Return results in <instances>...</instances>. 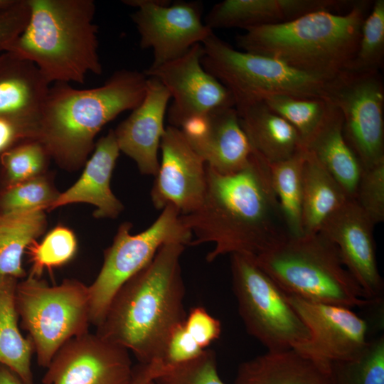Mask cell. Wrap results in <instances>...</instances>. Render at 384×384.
<instances>
[{
  "mask_svg": "<svg viewBox=\"0 0 384 384\" xmlns=\"http://www.w3.org/2000/svg\"><path fill=\"white\" fill-rule=\"evenodd\" d=\"M51 178L45 174L0 191V214L48 210L59 196Z\"/></svg>",
  "mask_w": 384,
  "mask_h": 384,
  "instance_id": "35",
  "label": "cell"
},
{
  "mask_svg": "<svg viewBox=\"0 0 384 384\" xmlns=\"http://www.w3.org/2000/svg\"><path fill=\"white\" fill-rule=\"evenodd\" d=\"M180 216L175 207L168 205L156 220L139 233H131L130 223L120 225L112 245L105 251L98 275L88 286L91 324L97 326L100 324L119 287L144 268L163 245L177 242L189 245L192 235Z\"/></svg>",
  "mask_w": 384,
  "mask_h": 384,
  "instance_id": "10",
  "label": "cell"
},
{
  "mask_svg": "<svg viewBox=\"0 0 384 384\" xmlns=\"http://www.w3.org/2000/svg\"><path fill=\"white\" fill-rule=\"evenodd\" d=\"M49 83L37 66L13 53H0V116L40 124Z\"/></svg>",
  "mask_w": 384,
  "mask_h": 384,
  "instance_id": "22",
  "label": "cell"
},
{
  "mask_svg": "<svg viewBox=\"0 0 384 384\" xmlns=\"http://www.w3.org/2000/svg\"><path fill=\"white\" fill-rule=\"evenodd\" d=\"M306 156L303 149L292 157L267 164L272 185L277 198L289 235H304L302 228V168Z\"/></svg>",
  "mask_w": 384,
  "mask_h": 384,
  "instance_id": "29",
  "label": "cell"
},
{
  "mask_svg": "<svg viewBox=\"0 0 384 384\" xmlns=\"http://www.w3.org/2000/svg\"><path fill=\"white\" fill-rule=\"evenodd\" d=\"M146 82L144 72L122 69L97 87L77 89L60 82L50 87L39 140L51 159L66 170L80 168L94 149L95 138L102 128L142 102Z\"/></svg>",
  "mask_w": 384,
  "mask_h": 384,
  "instance_id": "3",
  "label": "cell"
},
{
  "mask_svg": "<svg viewBox=\"0 0 384 384\" xmlns=\"http://www.w3.org/2000/svg\"><path fill=\"white\" fill-rule=\"evenodd\" d=\"M206 188L199 208L181 215L189 245L214 244L208 262L225 254L256 257L289 236L273 189L269 167L253 150L248 165L220 174L207 164Z\"/></svg>",
  "mask_w": 384,
  "mask_h": 384,
  "instance_id": "1",
  "label": "cell"
},
{
  "mask_svg": "<svg viewBox=\"0 0 384 384\" xmlns=\"http://www.w3.org/2000/svg\"><path fill=\"white\" fill-rule=\"evenodd\" d=\"M160 150L161 161L151 191L152 203L158 210L171 205L181 215L190 214L203 200L206 164L174 126L166 127Z\"/></svg>",
  "mask_w": 384,
  "mask_h": 384,
  "instance_id": "16",
  "label": "cell"
},
{
  "mask_svg": "<svg viewBox=\"0 0 384 384\" xmlns=\"http://www.w3.org/2000/svg\"><path fill=\"white\" fill-rule=\"evenodd\" d=\"M372 3L356 1L345 14L321 10L286 23L250 28L235 37L236 45L240 50L333 80L348 70Z\"/></svg>",
  "mask_w": 384,
  "mask_h": 384,
  "instance_id": "4",
  "label": "cell"
},
{
  "mask_svg": "<svg viewBox=\"0 0 384 384\" xmlns=\"http://www.w3.org/2000/svg\"><path fill=\"white\" fill-rule=\"evenodd\" d=\"M148 384H156L154 380L149 382Z\"/></svg>",
  "mask_w": 384,
  "mask_h": 384,
  "instance_id": "45",
  "label": "cell"
},
{
  "mask_svg": "<svg viewBox=\"0 0 384 384\" xmlns=\"http://www.w3.org/2000/svg\"><path fill=\"white\" fill-rule=\"evenodd\" d=\"M170 100V94L161 82L147 77L143 100L114 129L120 151L135 161L142 174L155 176L158 172V151Z\"/></svg>",
  "mask_w": 384,
  "mask_h": 384,
  "instance_id": "19",
  "label": "cell"
},
{
  "mask_svg": "<svg viewBox=\"0 0 384 384\" xmlns=\"http://www.w3.org/2000/svg\"><path fill=\"white\" fill-rule=\"evenodd\" d=\"M18 279L0 275V364L14 371L24 383L34 384L31 359L34 346L18 326L15 294Z\"/></svg>",
  "mask_w": 384,
  "mask_h": 384,
  "instance_id": "27",
  "label": "cell"
},
{
  "mask_svg": "<svg viewBox=\"0 0 384 384\" xmlns=\"http://www.w3.org/2000/svg\"><path fill=\"white\" fill-rule=\"evenodd\" d=\"M192 149L220 174H232L249 164L252 148L235 107L218 109L180 129Z\"/></svg>",
  "mask_w": 384,
  "mask_h": 384,
  "instance_id": "18",
  "label": "cell"
},
{
  "mask_svg": "<svg viewBox=\"0 0 384 384\" xmlns=\"http://www.w3.org/2000/svg\"><path fill=\"white\" fill-rule=\"evenodd\" d=\"M44 210L0 214V275L26 277L22 257L28 245L46 228Z\"/></svg>",
  "mask_w": 384,
  "mask_h": 384,
  "instance_id": "28",
  "label": "cell"
},
{
  "mask_svg": "<svg viewBox=\"0 0 384 384\" xmlns=\"http://www.w3.org/2000/svg\"><path fill=\"white\" fill-rule=\"evenodd\" d=\"M78 242L70 228L58 225L40 242L33 240L27 247L31 264L28 275L40 278L46 270H51L68 263L76 253Z\"/></svg>",
  "mask_w": 384,
  "mask_h": 384,
  "instance_id": "34",
  "label": "cell"
},
{
  "mask_svg": "<svg viewBox=\"0 0 384 384\" xmlns=\"http://www.w3.org/2000/svg\"><path fill=\"white\" fill-rule=\"evenodd\" d=\"M255 260L287 295L351 309L374 304L366 299L336 247L319 233L289 237Z\"/></svg>",
  "mask_w": 384,
  "mask_h": 384,
  "instance_id": "6",
  "label": "cell"
},
{
  "mask_svg": "<svg viewBox=\"0 0 384 384\" xmlns=\"http://www.w3.org/2000/svg\"><path fill=\"white\" fill-rule=\"evenodd\" d=\"M374 227L354 199L349 198L326 220L319 233L336 247L366 299L377 304L383 300L384 282L377 264Z\"/></svg>",
  "mask_w": 384,
  "mask_h": 384,
  "instance_id": "17",
  "label": "cell"
},
{
  "mask_svg": "<svg viewBox=\"0 0 384 384\" xmlns=\"http://www.w3.org/2000/svg\"><path fill=\"white\" fill-rule=\"evenodd\" d=\"M136 8L131 18L139 34L142 49H151L154 68L184 55L203 43L213 31L202 21V4L198 1L124 0Z\"/></svg>",
  "mask_w": 384,
  "mask_h": 384,
  "instance_id": "12",
  "label": "cell"
},
{
  "mask_svg": "<svg viewBox=\"0 0 384 384\" xmlns=\"http://www.w3.org/2000/svg\"><path fill=\"white\" fill-rule=\"evenodd\" d=\"M0 384H24V383L10 368L0 364Z\"/></svg>",
  "mask_w": 384,
  "mask_h": 384,
  "instance_id": "43",
  "label": "cell"
},
{
  "mask_svg": "<svg viewBox=\"0 0 384 384\" xmlns=\"http://www.w3.org/2000/svg\"><path fill=\"white\" fill-rule=\"evenodd\" d=\"M22 33L5 51L34 63L47 82L84 84L102 73L93 0H28Z\"/></svg>",
  "mask_w": 384,
  "mask_h": 384,
  "instance_id": "5",
  "label": "cell"
},
{
  "mask_svg": "<svg viewBox=\"0 0 384 384\" xmlns=\"http://www.w3.org/2000/svg\"><path fill=\"white\" fill-rule=\"evenodd\" d=\"M331 384H384V336L368 341L356 358L330 363Z\"/></svg>",
  "mask_w": 384,
  "mask_h": 384,
  "instance_id": "32",
  "label": "cell"
},
{
  "mask_svg": "<svg viewBox=\"0 0 384 384\" xmlns=\"http://www.w3.org/2000/svg\"><path fill=\"white\" fill-rule=\"evenodd\" d=\"M46 369L42 384H131L134 373L126 348L89 332L66 342Z\"/></svg>",
  "mask_w": 384,
  "mask_h": 384,
  "instance_id": "14",
  "label": "cell"
},
{
  "mask_svg": "<svg viewBox=\"0 0 384 384\" xmlns=\"http://www.w3.org/2000/svg\"><path fill=\"white\" fill-rule=\"evenodd\" d=\"M203 351L183 324L174 329L169 338L164 362L166 365H172L188 361L197 357Z\"/></svg>",
  "mask_w": 384,
  "mask_h": 384,
  "instance_id": "41",
  "label": "cell"
},
{
  "mask_svg": "<svg viewBox=\"0 0 384 384\" xmlns=\"http://www.w3.org/2000/svg\"><path fill=\"white\" fill-rule=\"evenodd\" d=\"M235 109L253 151L267 164L286 160L304 149L296 129L264 102Z\"/></svg>",
  "mask_w": 384,
  "mask_h": 384,
  "instance_id": "24",
  "label": "cell"
},
{
  "mask_svg": "<svg viewBox=\"0 0 384 384\" xmlns=\"http://www.w3.org/2000/svg\"><path fill=\"white\" fill-rule=\"evenodd\" d=\"M330 100L362 169L383 160L384 87L379 73H343L333 80Z\"/></svg>",
  "mask_w": 384,
  "mask_h": 384,
  "instance_id": "11",
  "label": "cell"
},
{
  "mask_svg": "<svg viewBox=\"0 0 384 384\" xmlns=\"http://www.w3.org/2000/svg\"><path fill=\"white\" fill-rule=\"evenodd\" d=\"M384 59V0H375L361 27L358 46L348 71L378 73Z\"/></svg>",
  "mask_w": 384,
  "mask_h": 384,
  "instance_id": "33",
  "label": "cell"
},
{
  "mask_svg": "<svg viewBox=\"0 0 384 384\" xmlns=\"http://www.w3.org/2000/svg\"><path fill=\"white\" fill-rule=\"evenodd\" d=\"M299 133L304 148L321 127L333 107L331 100L274 95L263 101Z\"/></svg>",
  "mask_w": 384,
  "mask_h": 384,
  "instance_id": "30",
  "label": "cell"
},
{
  "mask_svg": "<svg viewBox=\"0 0 384 384\" xmlns=\"http://www.w3.org/2000/svg\"><path fill=\"white\" fill-rule=\"evenodd\" d=\"M287 297L309 332L294 349L331 363L353 359L365 348L367 322L351 308Z\"/></svg>",
  "mask_w": 384,
  "mask_h": 384,
  "instance_id": "15",
  "label": "cell"
},
{
  "mask_svg": "<svg viewBox=\"0 0 384 384\" xmlns=\"http://www.w3.org/2000/svg\"><path fill=\"white\" fill-rule=\"evenodd\" d=\"M40 124L31 120L0 116V155L24 142L38 139Z\"/></svg>",
  "mask_w": 384,
  "mask_h": 384,
  "instance_id": "39",
  "label": "cell"
},
{
  "mask_svg": "<svg viewBox=\"0 0 384 384\" xmlns=\"http://www.w3.org/2000/svg\"><path fill=\"white\" fill-rule=\"evenodd\" d=\"M154 381L156 384H225L218 372L215 352L207 348L190 361L167 365Z\"/></svg>",
  "mask_w": 384,
  "mask_h": 384,
  "instance_id": "36",
  "label": "cell"
},
{
  "mask_svg": "<svg viewBox=\"0 0 384 384\" xmlns=\"http://www.w3.org/2000/svg\"><path fill=\"white\" fill-rule=\"evenodd\" d=\"M51 159L38 139L21 143L0 155V191L47 173Z\"/></svg>",
  "mask_w": 384,
  "mask_h": 384,
  "instance_id": "31",
  "label": "cell"
},
{
  "mask_svg": "<svg viewBox=\"0 0 384 384\" xmlns=\"http://www.w3.org/2000/svg\"><path fill=\"white\" fill-rule=\"evenodd\" d=\"M184 326L188 334L203 350L213 341L218 339L222 331L220 321L211 316L202 306H196L191 309L186 315Z\"/></svg>",
  "mask_w": 384,
  "mask_h": 384,
  "instance_id": "38",
  "label": "cell"
},
{
  "mask_svg": "<svg viewBox=\"0 0 384 384\" xmlns=\"http://www.w3.org/2000/svg\"><path fill=\"white\" fill-rule=\"evenodd\" d=\"M354 1L343 0H225L215 4L204 23L213 31L244 30L286 23L310 12L334 11L351 7Z\"/></svg>",
  "mask_w": 384,
  "mask_h": 384,
  "instance_id": "20",
  "label": "cell"
},
{
  "mask_svg": "<svg viewBox=\"0 0 384 384\" xmlns=\"http://www.w3.org/2000/svg\"><path fill=\"white\" fill-rule=\"evenodd\" d=\"M348 196L314 155L306 150L302 168V228L304 235L319 232L326 220Z\"/></svg>",
  "mask_w": 384,
  "mask_h": 384,
  "instance_id": "26",
  "label": "cell"
},
{
  "mask_svg": "<svg viewBox=\"0 0 384 384\" xmlns=\"http://www.w3.org/2000/svg\"><path fill=\"white\" fill-rule=\"evenodd\" d=\"M29 14L28 0H16L10 8L0 11V53L22 33Z\"/></svg>",
  "mask_w": 384,
  "mask_h": 384,
  "instance_id": "40",
  "label": "cell"
},
{
  "mask_svg": "<svg viewBox=\"0 0 384 384\" xmlns=\"http://www.w3.org/2000/svg\"><path fill=\"white\" fill-rule=\"evenodd\" d=\"M15 302L21 327L34 346L38 364L47 368L69 340L89 332L88 286L71 279L50 286L28 275L18 282Z\"/></svg>",
  "mask_w": 384,
  "mask_h": 384,
  "instance_id": "8",
  "label": "cell"
},
{
  "mask_svg": "<svg viewBox=\"0 0 384 384\" xmlns=\"http://www.w3.org/2000/svg\"><path fill=\"white\" fill-rule=\"evenodd\" d=\"M233 291L248 334L267 351L295 348L309 332L285 293L258 266L255 257L230 255Z\"/></svg>",
  "mask_w": 384,
  "mask_h": 384,
  "instance_id": "9",
  "label": "cell"
},
{
  "mask_svg": "<svg viewBox=\"0 0 384 384\" xmlns=\"http://www.w3.org/2000/svg\"><path fill=\"white\" fill-rule=\"evenodd\" d=\"M166 368L163 361H156L150 363H139L134 366V373L131 384H148L154 380Z\"/></svg>",
  "mask_w": 384,
  "mask_h": 384,
  "instance_id": "42",
  "label": "cell"
},
{
  "mask_svg": "<svg viewBox=\"0 0 384 384\" xmlns=\"http://www.w3.org/2000/svg\"><path fill=\"white\" fill-rule=\"evenodd\" d=\"M186 245H163L112 299L96 334L126 348L139 363L164 361L169 338L184 324L181 257Z\"/></svg>",
  "mask_w": 384,
  "mask_h": 384,
  "instance_id": "2",
  "label": "cell"
},
{
  "mask_svg": "<svg viewBox=\"0 0 384 384\" xmlns=\"http://www.w3.org/2000/svg\"><path fill=\"white\" fill-rule=\"evenodd\" d=\"M92 156L85 162L78 180L50 205L48 210L73 203H89L96 209V218H116L123 210L122 202L110 188V181L120 150L114 129L95 144Z\"/></svg>",
  "mask_w": 384,
  "mask_h": 384,
  "instance_id": "21",
  "label": "cell"
},
{
  "mask_svg": "<svg viewBox=\"0 0 384 384\" xmlns=\"http://www.w3.org/2000/svg\"><path fill=\"white\" fill-rule=\"evenodd\" d=\"M353 199L375 226L384 220V159L362 169Z\"/></svg>",
  "mask_w": 384,
  "mask_h": 384,
  "instance_id": "37",
  "label": "cell"
},
{
  "mask_svg": "<svg viewBox=\"0 0 384 384\" xmlns=\"http://www.w3.org/2000/svg\"><path fill=\"white\" fill-rule=\"evenodd\" d=\"M234 384H331L330 363L294 348L267 351L240 363Z\"/></svg>",
  "mask_w": 384,
  "mask_h": 384,
  "instance_id": "23",
  "label": "cell"
},
{
  "mask_svg": "<svg viewBox=\"0 0 384 384\" xmlns=\"http://www.w3.org/2000/svg\"><path fill=\"white\" fill-rule=\"evenodd\" d=\"M304 149L314 155L348 198L353 199L362 166L344 137L342 117L334 104Z\"/></svg>",
  "mask_w": 384,
  "mask_h": 384,
  "instance_id": "25",
  "label": "cell"
},
{
  "mask_svg": "<svg viewBox=\"0 0 384 384\" xmlns=\"http://www.w3.org/2000/svg\"><path fill=\"white\" fill-rule=\"evenodd\" d=\"M16 1V0H0V11L10 8Z\"/></svg>",
  "mask_w": 384,
  "mask_h": 384,
  "instance_id": "44",
  "label": "cell"
},
{
  "mask_svg": "<svg viewBox=\"0 0 384 384\" xmlns=\"http://www.w3.org/2000/svg\"><path fill=\"white\" fill-rule=\"evenodd\" d=\"M202 44L182 56L144 71L165 87L173 99L168 111L169 125L182 128L218 109L235 107L230 92L201 63Z\"/></svg>",
  "mask_w": 384,
  "mask_h": 384,
  "instance_id": "13",
  "label": "cell"
},
{
  "mask_svg": "<svg viewBox=\"0 0 384 384\" xmlns=\"http://www.w3.org/2000/svg\"><path fill=\"white\" fill-rule=\"evenodd\" d=\"M201 63L230 92L235 107L274 95L330 100L334 80L306 74L273 58L237 50L214 33L202 43Z\"/></svg>",
  "mask_w": 384,
  "mask_h": 384,
  "instance_id": "7",
  "label": "cell"
}]
</instances>
